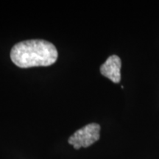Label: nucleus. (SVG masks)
Segmentation results:
<instances>
[{"label":"nucleus","instance_id":"nucleus-3","mask_svg":"<svg viewBox=\"0 0 159 159\" xmlns=\"http://www.w3.org/2000/svg\"><path fill=\"white\" fill-rule=\"evenodd\" d=\"M122 61L117 55H111L101 66L100 72L103 76L111 80L112 82L119 83L121 80Z\"/></svg>","mask_w":159,"mask_h":159},{"label":"nucleus","instance_id":"nucleus-1","mask_svg":"<svg viewBox=\"0 0 159 159\" xmlns=\"http://www.w3.org/2000/svg\"><path fill=\"white\" fill-rule=\"evenodd\" d=\"M58 53L54 44L44 40H27L13 46L11 58L20 68L49 66L57 61Z\"/></svg>","mask_w":159,"mask_h":159},{"label":"nucleus","instance_id":"nucleus-2","mask_svg":"<svg viewBox=\"0 0 159 159\" xmlns=\"http://www.w3.org/2000/svg\"><path fill=\"white\" fill-rule=\"evenodd\" d=\"M100 126L97 123H91L79 129L69 137L68 142L79 150L81 148H88L99 139Z\"/></svg>","mask_w":159,"mask_h":159}]
</instances>
